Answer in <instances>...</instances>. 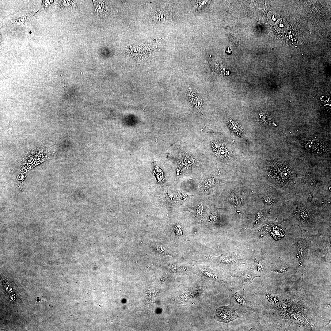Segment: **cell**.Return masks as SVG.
I'll return each mask as SVG.
<instances>
[{
  "label": "cell",
  "mask_w": 331,
  "mask_h": 331,
  "mask_svg": "<svg viewBox=\"0 0 331 331\" xmlns=\"http://www.w3.org/2000/svg\"><path fill=\"white\" fill-rule=\"evenodd\" d=\"M230 305L238 313H246L254 310L248 296L241 289H234L230 291Z\"/></svg>",
  "instance_id": "cell-1"
},
{
  "label": "cell",
  "mask_w": 331,
  "mask_h": 331,
  "mask_svg": "<svg viewBox=\"0 0 331 331\" xmlns=\"http://www.w3.org/2000/svg\"><path fill=\"white\" fill-rule=\"evenodd\" d=\"M207 256L209 259L223 265L228 271L230 272V277L239 266L246 263L245 260L241 259L233 253L223 254L216 257L210 255Z\"/></svg>",
  "instance_id": "cell-2"
},
{
  "label": "cell",
  "mask_w": 331,
  "mask_h": 331,
  "mask_svg": "<svg viewBox=\"0 0 331 331\" xmlns=\"http://www.w3.org/2000/svg\"><path fill=\"white\" fill-rule=\"evenodd\" d=\"M271 176L281 183H286L290 181L292 172L290 167L286 163L276 162L271 166L269 171Z\"/></svg>",
  "instance_id": "cell-3"
},
{
  "label": "cell",
  "mask_w": 331,
  "mask_h": 331,
  "mask_svg": "<svg viewBox=\"0 0 331 331\" xmlns=\"http://www.w3.org/2000/svg\"><path fill=\"white\" fill-rule=\"evenodd\" d=\"M240 314L230 305L218 308L216 310L214 317L217 321L228 323L240 318Z\"/></svg>",
  "instance_id": "cell-4"
},
{
  "label": "cell",
  "mask_w": 331,
  "mask_h": 331,
  "mask_svg": "<svg viewBox=\"0 0 331 331\" xmlns=\"http://www.w3.org/2000/svg\"><path fill=\"white\" fill-rule=\"evenodd\" d=\"M260 276L253 269L248 266L241 270L237 269L231 277L237 278L242 287H243L251 283L254 278Z\"/></svg>",
  "instance_id": "cell-5"
},
{
  "label": "cell",
  "mask_w": 331,
  "mask_h": 331,
  "mask_svg": "<svg viewBox=\"0 0 331 331\" xmlns=\"http://www.w3.org/2000/svg\"><path fill=\"white\" fill-rule=\"evenodd\" d=\"M302 143L305 148L313 151L321 153L325 149L323 144L317 139H306L303 140Z\"/></svg>",
  "instance_id": "cell-6"
},
{
  "label": "cell",
  "mask_w": 331,
  "mask_h": 331,
  "mask_svg": "<svg viewBox=\"0 0 331 331\" xmlns=\"http://www.w3.org/2000/svg\"><path fill=\"white\" fill-rule=\"evenodd\" d=\"M148 244L156 255L159 256L167 255L172 256L171 254L162 244L153 242L148 243Z\"/></svg>",
  "instance_id": "cell-7"
},
{
  "label": "cell",
  "mask_w": 331,
  "mask_h": 331,
  "mask_svg": "<svg viewBox=\"0 0 331 331\" xmlns=\"http://www.w3.org/2000/svg\"><path fill=\"white\" fill-rule=\"evenodd\" d=\"M229 127L231 131L238 135L242 133V130L239 126L234 122H230L229 123Z\"/></svg>",
  "instance_id": "cell-8"
},
{
  "label": "cell",
  "mask_w": 331,
  "mask_h": 331,
  "mask_svg": "<svg viewBox=\"0 0 331 331\" xmlns=\"http://www.w3.org/2000/svg\"><path fill=\"white\" fill-rule=\"evenodd\" d=\"M172 230L176 236L181 237L183 235V230L182 228L178 225L174 226L172 227Z\"/></svg>",
  "instance_id": "cell-9"
},
{
  "label": "cell",
  "mask_w": 331,
  "mask_h": 331,
  "mask_svg": "<svg viewBox=\"0 0 331 331\" xmlns=\"http://www.w3.org/2000/svg\"><path fill=\"white\" fill-rule=\"evenodd\" d=\"M275 16H276V14H273V15H272V18L271 19V20L272 21H276V20H277V19H276V17H275Z\"/></svg>",
  "instance_id": "cell-10"
}]
</instances>
